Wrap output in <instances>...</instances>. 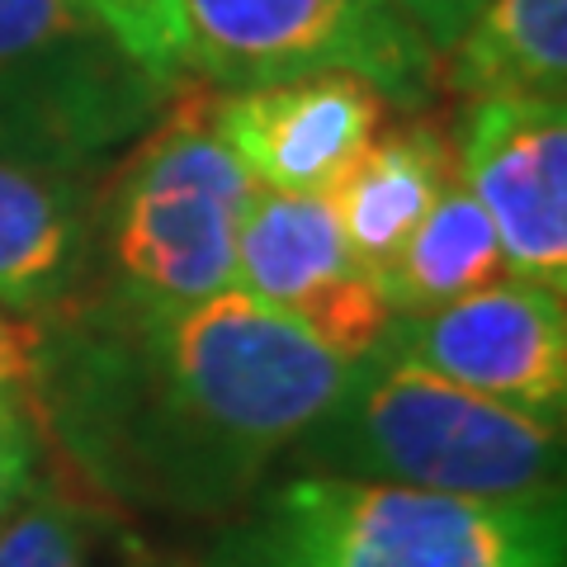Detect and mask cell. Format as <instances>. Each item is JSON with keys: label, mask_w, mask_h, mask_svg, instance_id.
Wrapping results in <instances>:
<instances>
[{"label": "cell", "mask_w": 567, "mask_h": 567, "mask_svg": "<svg viewBox=\"0 0 567 567\" xmlns=\"http://www.w3.org/2000/svg\"><path fill=\"white\" fill-rule=\"evenodd\" d=\"M350 369L241 289L185 308L100 298L39 322L29 393L91 487L208 516L256 492L331 412Z\"/></svg>", "instance_id": "1"}, {"label": "cell", "mask_w": 567, "mask_h": 567, "mask_svg": "<svg viewBox=\"0 0 567 567\" xmlns=\"http://www.w3.org/2000/svg\"><path fill=\"white\" fill-rule=\"evenodd\" d=\"M293 458L303 473L473 502L563 496V421L477 398L383 350L354 360L341 398Z\"/></svg>", "instance_id": "2"}, {"label": "cell", "mask_w": 567, "mask_h": 567, "mask_svg": "<svg viewBox=\"0 0 567 567\" xmlns=\"http://www.w3.org/2000/svg\"><path fill=\"white\" fill-rule=\"evenodd\" d=\"M558 502H473L298 473L260 502L241 567H563Z\"/></svg>", "instance_id": "3"}, {"label": "cell", "mask_w": 567, "mask_h": 567, "mask_svg": "<svg viewBox=\"0 0 567 567\" xmlns=\"http://www.w3.org/2000/svg\"><path fill=\"white\" fill-rule=\"evenodd\" d=\"M104 204L118 303L185 308L237 289V223L256 181L213 128V100L166 104Z\"/></svg>", "instance_id": "4"}, {"label": "cell", "mask_w": 567, "mask_h": 567, "mask_svg": "<svg viewBox=\"0 0 567 567\" xmlns=\"http://www.w3.org/2000/svg\"><path fill=\"white\" fill-rule=\"evenodd\" d=\"M175 95L81 0H0V162L81 175Z\"/></svg>", "instance_id": "5"}, {"label": "cell", "mask_w": 567, "mask_h": 567, "mask_svg": "<svg viewBox=\"0 0 567 567\" xmlns=\"http://www.w3.org/2000/svg\"><path fill=\"white\" fill-rule=\"evenodd\" d=\"M185 76L223 91L346 71L383 104L435 100V52L393 0H181Z\"/></svg>", "instance_id": "6"}, {"label": "cell", "mask_w": 567, "mask_h": 567, "mask_svg": "<svg viewBox=\"0 0 567 567\" xmlns=\"http://www.w3.org/2000/svg\"><path fill=\"white\" fill-rule=\"evenodd\" d=\"M454 175L487 213L506 275L567 293L563 95H477L454 137Z\"/></svg>", "instance_id": "7"}, {"label": "cell", "mask_w": 567, "mask_h": 567, "mask_svg": "<svg viewBox=\"0 0 567 567\" xmlns=\"http://www.w3.org/2000/svg\"><path fill=\"white\" fill-rule=\"evenodd\" d=\"M379 350L477 398L563 421L567 312L563 293H548L539 284L511 275L445 308L393 317Z\"/></svg>", "instance_id": "8"}, {"label": "cell", "mask_w": 567, "mask_h": 567, "mask_svg": "<svg viewBox=\"0 0 567 567\" xmlns=\"http://www.w3.org/2000/svg\"><path fill=\"white\" fill-rule=\"evenodd\" d=\"M237 289L346 360L379 350L393 327L379 279L350 256L327 194L251 189L237 223Z\"/></svg>", "instance_id": "9"}, {"label": "cell", "mask_w": 567, "mask_h": 567, "mask_svg": "<svg viewBox=\"0 0 567 567\" xmlns=\"http://www.w3.org/2000/svg\"><path fill=\"white\" fill-rule=\"evenodd\" d=\"M383 95L346 71L265 81L213 100V128L260 189L331 194L369 152Z\"/></svg>", "instance_id": "10"}, {"label": "cell", "mask_w": 567, "mask_h": 567, "mask_svg": "<svg viewBox=\"0 0 567 567\" xmlns=\"http://www.w3.org/2000/svg\"><path fill=\"white\" fill-rule=\"evenodd\" d=\"M91 256V199L76 171L0 162V308L52 317L71 308Z\"/></svg>", "instance_id": "11"}, {"label": "cell", "mask_w": 567, "mask_h": 567, "mask_svg": "<svg viewBox=\"0 0 567 567\" xmlns=\"http://www.w3.org/2000/svg\"><path fill=\"white\" fill-rule=\"evenodd\" d=\"M450 181H454L450 137L431 118H412L379 133L369 142V152L346 171V181L327 194L350 256L379 279V289Z\"/></svg>", "instance_id": "12"}, {"label": "cell", "mask_w": 567, "mask_h": 567, "mask_svg": "<svg viewBox=\"0 0 567 567\" xmlns=\"http://www.w3.org/2000/svg\"><path fill=\"white\" fill-rule=\"evenodd\" d=\"M445 81L477 95L567 91V0H487L445 48Z\"/></svg>", "instance_id": "13"}, {"label": "cell", "mask_w": 567, "mask_h": 567, "mask_svg": "<svg viewBox=\"0 0 567 567\" xmlns=\"http://www.w3.org/2000/svg\"><path fill=\"white\" fill-rule=\"evenodd\" d=\"M496 279H506L502 246H496L487 213L477 208V199L454 175L445 194L435 199V208L421 218L412 241L402 246L393 270L383 275V298L393 317H412L445 308L454 298L487 289Z\"/></svg>", "instance_id": "14"}, {"label": "cell", "mask_w": 567, "mask_h": 567, "mask_svg": "<svg viewBox=\"0 0 567 567\" xmlns=\"http://www.w3.org/2000/svg\"><path fill=\"white\" fill-rule=\"evenodd\" d=\"M91 511L71 492L39 487L0 520V567H85Z\"/></svg>", "instance_id": "15"}, {"label": "cell", "mask_w": 567, "mask_h": 567, "mask_svg": "<svg viewBox=\"0 0 567 567\" xmlns=\"http://www.w3.org/2000/svg\"><path fill=\"white\" fill-rule=\"evenodd\" d=\"M118 39L128 58L152 71L156 81L181 85L185 81V29H181V0H81Z\"/></svg>", "instance_id": "16"}, {"label": "cell", "mask_w": 567, "mask_h": 567, "mask_svg": "<svg viewBox=\"0 0 567 567\" xmlns=\"http://www.w3.org/2000/svg\"><path fill=\"white\" fill-rule=\"evenodd\" d=\"M39 468V416L24 393L0 398V520L24 502Z\"/></svg>", "instance_id": "17"}, {"label": "cell", "mask_w": 567, "mask_h": 567, "mask_svg": "<svg viewBox=\"0 0 567 567\" xmlns=\"http://www.w3.org/2000/svg\"><path fill=\"white\" fill-rule=\"evenodd\" d=\"M33 374H39V322L0 308V398H29Z\"/></svg>", "instance_id": "18"}, {"label": "cell", "mask_w": 567, "mask_h": 567, "mask_svg": "<svg viewBox=\"0 0 567 567\" xmlns=\"http://www.w3.org/2000/svg\"><path fill=\"white\" fill-rule=\"evenodd\" d=\"M393 6L406 14V24H412L425 48L431 52H445L454 48V39L473 24V14L487 6V0H393Z\"/></svg>", "instance_id": "19"}]
</instances>
